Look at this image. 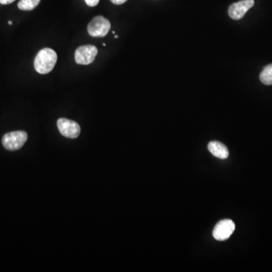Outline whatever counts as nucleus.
<instances>
[{"mask_svg": "<svg viewBox=\"0 0 272 272\" xmlns=\"http://www.w3.org/2000/svg\"><path fill=\"white\" fill-rule=\"evenodd\" d=\"M59 132L69 139H77L80 134V126L77 122L66 118H60L57 122Z\"/></svg>", "mask_w": 272, "mask_h": 272, "instance_id": "obj_5", "label": "nucleus"}, {"mask_svg": "<svg viewBox=\"0 0 272 272\" xmlns=\"http://www.w3.org/2000/svg\"><path fill=\"white\" fill-rule=\"evenodd\" d=\"M235 225L231 219H224L218 222L214 228L212 235L217 241H225L235 232Z\"/></svg>", "mask_w": 272, "mask_h": 272, "instance_id": "obj_6", "label": "nucleus"}, {"mask_svg": "<svg viewBox=\"0 0 272 272\" xmlns=\"http://www.w3.org/2000/svg\"><path fill=\"white\" fill-rule=\"evenodd\" d=\"M261 82L265 85H272V64L266 66L259 76Z\"/></svg>", "mask_w": 272, "mask_h": 272, "instance_id": "obj_9", "label": "nucleus"}, {"mask_svg": "<svg viewBox=\"0 0 272 272\" xmlns=\"http://www.w3.org/2000/svg\"><path fill=\"white\" fill-rule=\"evenodd\" d=\"M98 54V49L93 45H86L79 47L76 50L75 60L77 64H91Z\"/></svg>", "mask_w": 272, "mask_h": 272, "instance_id": "obj_4", "label": "nucleus"}, {"mask_svg": "<svg viewBox=\"0 0 272 272\" xmlns=\"http://www.w3.org/2000/svg\"><path fill=\"white\" fill-rule=\"evenodd\" d=\"M208 150L213 156L222 160L228 158L229 155L228 148L222 142H217V141H213L209 143Z\"/></svg>", "mask_w": 272, "mask_h": 272, "instance_id": "obj_8", "label": "nucleus"}, {"mask_svg": "<svg viewBox=\"0 0 272 272\" xmlns=\"http://www.w3.org/2000/svg\"><path fill=\"white\" fill-rule=\"evenodd\" d=\"M41 0H20L18 7L23 11H31L38 6Z\"/></svg>", "mask_w": 272, "mask_h": 272, "instance_id": "obj_10", "label": "nucleus"}, {"mask_svg": "<svg viewBox=\"0 0 272 272\" xmlns=\"http://www.w3.org/2000/svg\"><path fill=\"white\" fill-rule=\"evenodd\" d=\"M111 29V23L103 16L93 18L88 25V33L92 37H104Z\"/></svg>", "mask_w": 272, "mask_h": 272, "instance_id": "obj_3", "label": "nucleus"}, {"mask_svg": "<svg viewBox=\"0 0 272 272\" xmlns=\"http://www.w3.org/2000/svg\"><path fill=\"white\" fill-rule=\"evenodd\" d=\"M100 0H85L86 3L90 7L96 6Z\"/></svg>", "mask_w": 272, "mask_h": 272, "instance_id": "obj_11", "label": "nucleus"}, {"mask_svg": "<svg viewBox=\"0 0 272 272\" xmlns=\"http://www.w3.org/2000/svg\"><path fill=\"white\" fill-rule=\"evenodd\" d=\"M8 25H12V22H8Z\"/></svg>", "mask_w": 272, "mask_h": 272, "instance_id": "obj_14", "label": "nucleus"}, {"mask_svg": "<svg viewBox=\"0 0 272 272\" xmlns=\"http://www.w3.org/2000/svg\"><path fill=\"white\" fill-rule=\"evenodd\" d=\"M28 138V134L24 131L8 132L2 137V145L8 151L19 150L23 147Z\"/></svg>", "mask_w": 272, "mask_h": 272, "instance_id": "obj_2", "label": "nucleus"}, {"mask_svg": "<svg viewBox=\"0 0 272 272\" xmlns=\"http://www.w3.org/2000/svg\"><path fill=\"white\" fill-rule=\"evenodd\" d=\"M15 0H0V3L2 5H8V4L12 3L15 2Z\"/></svg>", "mask_w": 272, "mask_h": 272, "instance_id": "obj_13", "label": "nucleus"}, {"mask_svg": "<svg viewBox=\"0 0 272 272\" xmlns=\"http://www.w3.org/2000/svg\"><path fill=\"white\" fill-rule=\"evenodd\" d=\"M111 2L116 5H122V4L125 3L127 0H111Z\"/></svg>", "mask_w": 272, "mask_h": 272, "instance_id": "obj_12", "label": "nucleus"}, {"mask_svg": "<svg viewBox=\"0 0 272 272\" xmlns=\"http://www.w3.org/2000/svg\"><path fill=\"white\" fill-rule=\"evenodd\" d=\"M57 60V54L53 49L49 48L41 49L35 58V69L39 74H49L54 68Z\"/></svg>", "mask_w": 272, "mask_h": 272, "instance_id": "obj_1", "label": "nucleus"}, {"mask_svg": "<svg viewBox=\"0 0 272 272\" xmlns=\"http://www.w3.org/2000/svg\"><path fill=\"white\" fill-rule=\"evenodd\" d=\"M254 0H242L230 5L228 15L234 20H240L254 5Z\"/></svg>", "mask_w": 272, "mask_h": 272, "instance_id": "obj_7", "label": "nucleus"}]
</instances>
